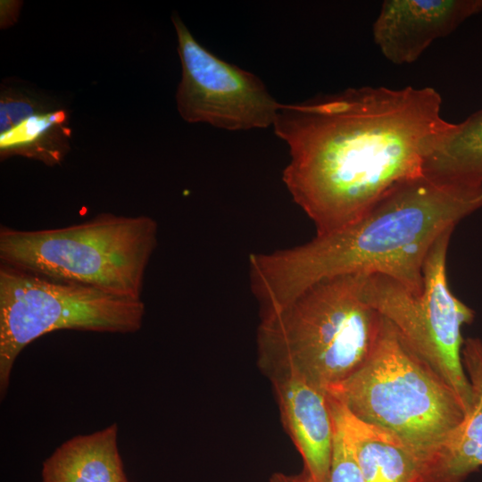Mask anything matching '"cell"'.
<instances>
[{"label":"cell","mask_w":482,"mask_h":482,"mask_svg":"<svg viewBox=\"0 0 482 482\" xmlns=\"http://www.w3.org/2000/svg\"><path fill=\"white\" fill-rule=\"evenodd\" d=\"M433 87H350L282 104L273 128L288 146L282 179L326 235L355 222L398 183L423 174L452 128Z\"/></svg>","instance_id":"6da1fadb"},{"label":"cell","mask_w":482,"mask_h":482,"mask_svg":"<svg viewBox=\"0 0 482 482\" xmlns=\"http://www.w3.org/2000/svg\"><path fill=\"white\" fill-rule=\"evenodd\" d=\"M480 208L482 187L441 183L421 174L395 185L342 229L297 246L250 254V288L261 315L322 279L345 274L386 276L419 295L432 245Z\"/></svg>","instance_id":"7a4b0ae2"},{"label":"cell","mask_w":482,"mask_h":482,"mask_svg":"<svg viewBox=\"0 0 482 482\" xmlns=\"http://www.w3.org/2000/svg\"><path fill=\"white\" fill-rule=\"evenodd\" d=\"M369 274L322 279L261 316L258 365L268 377L295 375L326 392L370 354L383 318L365 299Z\"/></svg>","instance_id":"3957f363"},{"label":"cell","mask_w":482,"mask_h":482,"mask_svg":"<svg viewBox=\"0 0 482 482\" xmlns=\"http://www.w3.org/2000/svg\"><path fill=\"white\" fill-rule=\"evenodd\" d=\"M327 394L356 418L399 436L421 461L465 414L454 391L385 318L363 363Z\"/></svg>","instance_id":"277c9868"},{"label":"cell","mask_w":482,"mask_h":482,"mask_svg":"<svg viewBox=\"0 0 482 482\" xmlns=\"http://www.w3.org/2000/svg\"><path fill=\"white\" fill-rule=\"evenodd\" d=\"M145 216L100 213L79 224L40 230L0 228L1 263L50 278L141 298L157 245Z\"/></svg>","instance_id":"5b68a950"},{"label":"cell","mask_w":482,"mask_h":482,"mask_svg":"<svg viewBox=\"0 0 482 482\" xmlns=\"http://www.w3.org/2000/svg\"><path fill=\"white\" fill-rule=\"evenodd\" d=\"M141 298L57 280L0 265V396L13 364L31 342L50 332L73 329L131 334L143 323Z\"/></svg>","instance_id":"8992f818"},{"label":"cell","mask_w":482,"mask_h":482,"mask_svg":"<svg viewBox=\"0 0 482 482\" xmlns=\"http://www.w3.org/2000/svg\"><path fill=\"white\" fill-rule=\"evenodd\" d=\"M453 231L441 235L430 248L419 295L391 278L370 274L364 296L413 353L454 391L466 412L471 392L462 363L461 329L472 321L474 312L453 294L448 284L446 256Z\"/></svg>","instance_id":"52a82bcc"},{"label":"cell","mask_w":482,"mask_h":482,"mask_svg":"<svg viewBox=\"0 0 482 482\" xmlns=\"http://www.w3.org/2000/svg\"><path fill=\"white\" fill-rule=\"evenodd\" d=\"M171 21L181 63L176 104L182 119L228 130L273 126L282 104L263 82L203 46L177 13Z\"/></svg>","instance_id":"ba28073f"},{"label":"cell","mask_w":482,"mask_h":482,"mask_svg":"<svg viewBox=\"0 0 482 482\" xmlns=\"http://www.w3.org/2000/svg\"><path fill=\"white\" fill-rule=\"evenodd\" d=\"M481 11L482 0H386L373 23V39L389 62L412 63L433 41Z\"/></svg>","instance_id":"9c48e42d"},{"label":"cell","mask_w":482,"mask_h":482,"mask_svg":"<svg viewBox=\"0 0 482 482\" xmlns=\"http://www.w3.org/2000/svg\"><path fill=\"white\" fill-rule=\"evenodd\" d=\"M271 381L281 421L314 482H328L333 454L334 422L325 390L295 375Z\"/></svg>","instance_id":"30bf717a"},{"label":"cell","mask_w":482,"mask_h":482,"mask_svg":"<svg viewBox=\"0 0 482 482\" xmlns=\"http://www.w3.org/2000/svg\"><path fill=\"white\" fill-rule=\"evenodd\" d=\"M461 358L470 402L461 421L422 461L420 482H463L482 467V341H463Z\"/></svg>","instance_id":"8fae6325"},{"label":"cell","mask_w":482,"mask_h":482,"mask_svg":"<svg viewBox=\"0 0 482 482\" xmlns=\"http://www.w3.org/2000/svg\"><path fill=\"white\" fill-rule=\"evenodd\" d=\"M334 420L348 439L362 482H420L422 461L394 433L353 415L328 395Z\"/></svg>","instance_id":"7c38bea8"},{"label":"cell","mask_w":482,"mask_h":482,"mask_svg":"<svg viewBox=\"0 0 482 482\" xmlns=\"http://www.w3.org/2000/svg\"><path fill=\"white\" fill-rule=\"evenodd\" d=\"M118 425L71 437L47 457L41 482H129L118 448Z\"/></svg>","instance_id":"4fadbf2b"},{"label":"cell","mask_w":482,"mask_h":482,"mask_svg":"<svg viewBox=\"0 0 482 482\" xmlns=\"http://www.w3.org/2000/svg\"><path fill=\"white\" fill-rule=\"evenodd\" d=\"M423 174L442 183L482 187V109L453 123L426 159Z\"/></svg>","instance_id":"5bb4252c"},{"label":"cell","mask_w":482,"mask_h":482,"mask_svg":"<svg viewBox=\"0 0 482 482\" xmlns=\"http://www.w3.org/2000/svg\"><path fill=\"white\" fill-rule=\"evenodd\" d=\"M69 112L63 106L31 114L0 132V157L23 156L47 166L60 164L71 150Z\"/></svg>","instance_id":"9a60e30c"},{"label":"cell","mask_w":482,"mask_h":482,"mask_svg":"<svg viewBox=\"0 0 482 482\" xmlns=\"http://www.w3.org/2000/svg\"><path fill=\"white\" fill-rule=\"evenodd\" d=\"M55 98L23 81H3L0 90V132L11 129L26 117L62 107Z\"/></svg>","instance_id":"2e32d148"},{"label":"cell","mask_w":482,"mask_h":482,"mask_svg":"<svg viewBox=\"0 0 482 482\" xmlns=\"http://www.w3.org/2000/svg\"><path fill=\"white\" fill-rule=\"evenodd\" d=\"M334 422L332 461L328 482H362L352 446L339 424Z\"/></svg>","instance_id":"e0dca14e"},{"label":"cell","mask_w":482,"mask_h":482,"mask_svg":"<svg viewBox=\"0 0 482 482\" xmlns=\"http://www.w3.org/2000/svg\"><path fill=\"white\" fill-rule=\"evenodd\" d=\"M270 482H314V481L304 470H303V472L298 475H287L281 472H276L270 477Z\"/></svg>","instance_id":"ac0fdd59"}]
</instances>
